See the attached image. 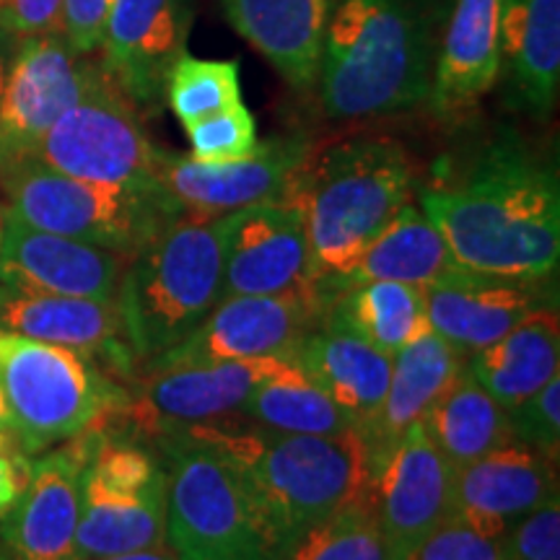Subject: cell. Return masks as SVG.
<instances>
[{
  "mask_svg": "<svg viewBox=\"0 0 560 560\" xmlns=\"http://www.w3.org/2000/svg\"><path fill=\"white\" fill-rule=\"evenodd\" d=\"M156 151L136 104L96 62L79 102L45 132L30 159L96 185L159 187Z\"/></svg>",
  "mask_w": 560,
  "mask_h": 560,
  "instance_id": "obj_9",
  "label": "cell"
},
{
  "mask_svg": "<svg viewBox=\"0 0 560 560\" xmlns=\"http://www.w3.org/2000/svg\"><path fill=\"white\" fill-rule=\"evenodd\" d=\"M304 371L335 405H340L361 431L376 416L387 395L392 376V355L382 353L361 335L322 314L306 332L293 355Z\"/></svg>",
  "mask_w": 560,
  "mask_h": 560,
  "instance_id": "obj_26",
  "label": "cell"
},
{
  "mask_svg": "<svg viewBox=\"0 0 560 560\" xmlns=\"http://www.w3.org/2000/svg\"><path fill=\"white\" fill-rule=\"evenodd\" d=\"M423 431L454 472L514 441L509 410L472 380L467 363L425 416Z\"/></svg>",
  "mask_w": 560,
  "mask_h": 560,
  "instance_id": "obj_30",
  "label": "cell"
},
{
  "mask_svg": "<svg viewBox=\"0 0 560 560\" xmlns=\"http://www.w3.org/2000/svg\"><path fill=\"white\" fill-rule=\"evenodd\" d=\"M0 330L52 342L89 355H112L117 366L132 359L117 301L13 291L0 285Z\"/></svg>",
  "mask_w": 560,
  "mask_h": 560,
  "instance_id": "obj_24",
  "label": "cell"
},
{
  "mask_svg": "<svg viewBox=\"0 0 560 560\" xmlns=\"http://www.w3.org/2000/svg\"><path fill=\"white\" fill-rule=\"evenodd\" d=\"M501 11L503 0H454L425 102L439 117L472 109L499 83Z\"/></svg>",
  "mask_w": 560,
  "mask_h": 560,
  "instance_id": "obj_23",
  "label": "cell"
},
{
  "mask_svg": "<svg viewBox=\"0 0 560 560\" xmlns=\"http://www.w3.org/2000/svg\"><path fill=\"white\" fill-rule=\"evenodd\" d=\"M558 462L511 441L454 472L452 514L480 535L503 540L524 516L558 495Z\"/></svg>",
  "mask_w": 560,
  "mask_h": 560,
  "instance_id": "obj_20",
  "label": "cell"
},
{
  "mask_svg": "<svg viewBox=\"0 0 560 560\" xmlns=\"http://www.w3.org/2000/svg\"><path fill=\"white\" fill-rule=\"evenodd\" d=\"M66 0H0V32L21 39L60 30Z\"/></svg>",
  "mask_w": 560,
  "mask_h": 560,
  "instance_id": "obj_40",
  "label": "cell"
},
{
  "mask_svg": "<svg viewBox=\"0 0 560 560\" xmlns=\"http://www.w3.org/2000/svg\"><path fill=\"white\" fill-rule=\"evenodd\" d=\"M102 436L89 429L30 462L24 490L0 516L3 560H83L79 552L81 480Z\"/></svg>",
  "mask_w": 560,
  "mask_h": 560,
  "instance_id": "obj_15",
  "label": "cell"
},
{
  "mask_svg": "<svg viewBox=\"0 0 560 560\" xmlns=\"http://www.w3.org/2000/svg\"><path fill=\"white\" fill-rule=\"evenodd\" d=\"M465 363L467 355L433 330L392 355V376L382 408L359 431L366 450L369 478L412 425H423L425 416L457 380Z\"/></svg>",
  "mask_w": 560,
  "mask_h": 560,
  "instance_id": "obj_22",
  "label": "cell"
},
{
  "mask_svg": "<svg viewBox=\"0 0 560 560\" xmlns=\"http://www.w3.org/2000/svg\"><path fill=\"white\" fill-rule=\"evenodd\" d=\"M9 213L26 226L50 231L132 257L161 231L185 219L164 187H115L66 177L24 159L0 172Z\"/></svg>",
  "mask_w": 560,
  "mask_h": 560,
  "instance_id": "obj_6",
  "label": "cell"
},
{
  "mask_svg": "<svg viewBox=\"0 0 560 560\" xmlns=\"http://www.w3.org/2000/svg\"><path fill=\"white\" fill-rule=\"evenodd\" d=\"M0 395L11 439L37 454L94 429L122 392L89 355L0 330Z\"/></svg>",
  "mask_w": 560,
  "mask_h": 560,
  "instance_id": "obj_8",
  "label": "cell"
},
{
  "mask_svg": "<svg viewBox=\"0 0 560 560\" xmlns=\"http://www.w3.org/2000/svg\"><path fill=\"white\" fill-rule=\"evenodd\" d=\"M369 495L389 560H408L452 516L454 467L423 425H412L369 478Z\"/></svg>",
  "mask_w": 560,
  "mask_h": 560,
  "instance_id": "obj_17",
  "label": "cell"
},
{
  "mask_svg": "<svg viewBox=\"0 0 560 560\" xmlns=\"http://www.w3.org/2000/svg\"><path fill=\"white\" fill-rule=\"evenodd\" d=\"M170 475L132 441L100 439L81 480L79 552L100 560L166 545Z\"/></svg>",
  "mask_w": 560,
  "mask_h": 560,
  "instance_id": "obj_10",
  "label": "cell"
},
{
  "mask_svg": "<svg viewBox=\"0 0 560 560\" xmlns=\"http://www.w3.org/2000/svg\"><path fill=\"white\" fill-rule=\"evenodd\" d=\"M506 560H560V503L558 495L516 522L503 535Z\"/></svg>",
  "mask_w": 560,
  "mask_h": 560,
  "instance_id": "obj_37",
  "label": "cell"
},
{
  "mask_svg": "<svg viewBox=\"0 0 560 560\" xmlns=\"http://www.w3.org/2000/svg\"><path fill=\"white\" fill-rule=\"evenodd\" d=\"M312 289L310 231L299 179L283 198L226 213L221 299Z\"/></svg>",
  "mask_w": 560,
  "mask_h": 560,
  "instance_id": "obj_14",
  "label": "cell"
},
{
  "mask_svg": "<svg viewBox=\"0 0 560 560\" xmlns=\"http://www.w3.org/2000/svg\"><path fill=\"white\" fill-rule=\"evenodd\" d=\"M247 423L276 433H301V436H338L355 431L353 420L340 405L319 389L296 361H289L278 374L265 380L249 395L240 412Z\"/></svg>",
  "mask_w": 560,
  "mask_h": 560,
  "instance_id": "obj_32",
  "label": "cell"
},
{
  "mask_svg": "<svg viewBox=\"0 0 560 560\" xmlns=\"http://www.w3.org/2000/svg\"><path fill=\"white\" fill-rule=\"evenodd\" d=\"M112 3L115 0H66L62 3L60 32L66 34L75 52L91 58L100 50Z\"/></svg>",
  "mask_w": 560,
  "mask_h": 560,
  "instance_id": "obj_39",
  "label": "cell"
},
{
  "mask_svg": "<svg viewBox=\"0 0 560 560\" xmlns=\"http://www.w3.org/2000/svg\"><path fill=\"white\" fill-rule=\"evenodd\" d=\"M408 560H506V556L501 540L480 535L452 514L412 550Z\"/></svg>",
  "mask_w": 560,
  "mask_h": 560,
  "instance_id": "obj_38",
  "label": "cell"
},
{
  "mask_svg": "<svg viewBox=\"0 0 560 560\" xmlns=\"http://www.w3.org/2000/svg\"><path fill=\"white\" fill-rule=\"evenodd\" d=\"M128 255L26 226L5 210L0 223V285L13 291L117 301Z\"/></svg>",
  "mask_w": 560,
  "mask_h": 560,
  "instance_id": "obj_18",
  "label": "cell"
},
{
  "mask_svg": "<svg viewBox=\"0 0 560 560\" xmlns=\"http://www.w3.org/2000/svg\"><path fill=\"white\" fill-rule=\"evenodd\" d=\"M195 0H115L100 45L104 75L136 104L159 112L166 79L187 52Z\"/></svg>",
  "mask_w": 560,
  "mask_h": 560,
  "instance_id": "obj_16",
  "label": "cell"
},
{
  "mask_svg": "<svg viewBox=\"0 0 560 560\" xmlns=\"http://www.w3.org/2000/svg\"><path fill=\"white\" fill-rule=\"evenodd\" d=\"M170 454L166 545L179 560H272L260 516L219 446L190 429L164 436Z\"/></svg>",
  "mask_w": 560,
  "mask_h": 560,
  "instance_id": "obj_7",
  "label": "cell"
},
{
  "mask_svg": "<svg viewBox=\"0 0 560 560\" xmlns=\"http://www.w3.org/2000/svg\"><path fill=\"white\" fill-rule=\"evenodd\" d=\"M325 314L312 289L280 293V296H231L177 346L151 359V371L210 366L226 361L293 359L306 332Z\"/></svg>",
  "mask_w": 560,
  "mask_h": 560,
  "instance_id": "obj_11",
  "label": "cell"
},
{
  "mask_svg": "<svg viewBox=\"0 0 560 560\" xmlns=\"http://www.w3.org/2000/svg\"><path fill=\"white\" fill-rule=\"evenodd\" d=\"M454 270H459V265L454 262L444 236L439 234V229L433 226V221L420 206L410 202L363 249L359 262L340 280V291L369 283V280H395V283L425 289V285L452 276Z\"/></svg>",
  "mask_w": 560,
  "mask_h": 560,
  "instance_id": "obj_29",
  "label": "cell"
},
{
  "mask_svg": "<svg viewBox=\"0 0 560 560\" xmlns=\"http://www.w3.org/2000/svg\"><path fill=\"white\" fill-rule=\"evenodd\" d=\"M503 100L532 117L552 115L560 89V0H503Z\"/></svg>",
  "mask_w": 560,
  "mask_h": 560,
  "instance_id": "obj_25",
  "label": "cell"
},
{
  "mask_svg": "<svg viewBox=\"0 0 560 560\" xmlns=\"http://www.w3.org/2000/svg\"><path fill=\"white\" fill-rule=\"evenodd\" d=\"M514 441L558 462L560 450V374L537 389L520 408L509 410Z\"/></svg>",
  "mask_w": 560,
  "mask_h": 560,
  "instance_id": "obj_36",
  "label": "cell"
},
{
  "mask_svg": "<svg viewBox=\"0 0 560 560\" xmlns=\"http://www.w3.org/2000/svg\"><path fill=\"white\" fill-rule=\"evenodd\" d=\"M467 371L501 408L514 410L560 374V322L556 306L532 312L493 346L467 359Z\"/></svg>",
  "mask_w": 560,
  "mask_h": 560,
  "instance_id": "obj_28",
  "label": "cell"
},
{
  "mask_svg": "<svg viewBox=\"0 0 560 560\" xmlns=\"http://www.w3.org/2000/svg\"><path fill=\"white\" fill-rule=\"evenodd\" d=\"M276 560H389L369 482L327 520L299 535Z\"/></svg>",
  "mask_w": 560,
  "mask_h": 560,
  "instance_id": "obj_33",
  "label": "cell"
},
{
  "mask_svg": "<svg viewBox=\"0 0 560 560\" xmlns=\"http://www.w3.org/2000/svg\"><path fill=\"white\" fill-rule=\"evenodd\" d=\"M0 431L9 433V436H11V418H9V410H5L3 395H0Z\"/></svg>",
  "mask_w": 560,
  "mask_h": 560,
  "instance_id": "obj_43",
  "label": "cell"
},
{
  "mask_svg": "<svg viewBox=\"0 0 560 560\" xmlns=\"http://www.w3.org/2000/svg\"><path fill=\"white\" fill-rule=\"evenodd\" d=\"M423 299L431 330L470 359L532 312L556 306V283H522L459 268L425 285Z\"/></svg>",
  "mask_w": 560,
  "mask_h": 560,
  "instance_id": "obj_19",
  "label": "cell"
},
{
  "mask_svg": "<svg viewBox=\"0 0 560 560\" xmlns=\"http://www.w3.org/2000/svg\"><path fill=\"white\" fill-rule=\"evenodd\" d=\"M429 0H330L317 89L330 120H369L429 102L436 62Z\"/></svg>",
  "mask_w": 560,
  "mask_h": 560,
  "instance_id": "obj_2",
  "label": "cell"
},
{
  "mask_svg": "<svg viewBox=\"0 0 560 560\" xmlns=\"http://www.w3.org/2000/svg\"><path fill=\"white\" fill-rule=\"evenodd\" d=\"M16 42L0 91V172L32 156L45 132L79 102L96 68L60 30Z\"/></svg>",
  "mask_w": 560,
  "mask_h": 560,
  "instance_id": "obj_13",
  "label": "cell"
},
{
  "mask_svg": "<svg viewBox=\"0 0 560 560\" xmlns=\"http://www.w3.org/2000/svg\"><path fill=\"white\" fill-rule=\"evenodd\" d=\"M11 446H0V516L16 503L30 478V462L13 454Z\"/></svg>",
  "mask_w": 560,
  "mask_h": 560,
  "instance_id": "obj_41",
  "label": "cell"
},
{
  "mask_svg": "<svg viewBox=\"0 0 560 560\" xmlns=\"http://www.w3.org/2000/svg\"><path fill=\"white\" fill-rule=\"evenodd\" d=\"M312 153L314 145L306 132L257 140L249 156L221 164L159 149L156 177L187 215L213 219L283 198L296 185Z\"/></svg>",
  "mask_w": 560,
  "mask_h": 560,
  "instance_id": "obj_12",
  "label": "cell"
},
{
  "mask_svg": "<svg viewBox=\"0 0 560 560\" xmlns=\"http://www.w3.org/2000/svg\"><path fill=\"white\" fill-rule=\"evenodd\" d=\"M3 81H5V62H3V55H0V91H3Z\"/></svg>",
  "mask_w": 560,
  "mask_h": 560,
  "instance_id": "obj_44",
  "label": "cell"
},
{
  "mask_svg": "<svg viewBox=\"0 0 560 560\" xmlns=\"http://www.w3.org/2000/svg\"><path fill=\"white\" fill-rule=\"evenodd\" d=\"M226 215H185L128 260L120 304L132 359L177 346L221 301Z\"/></svg>",
  "mask_w": 560,
  "mask_h": 560,
  "instance_id": "obj_5",
  "label": "cell"
},
{
  "mask_svg": "<svg viewBox=\"0 0 560 560\" xmlns=\"http://www.w3.org/2000/svg\"><path fill=\"white\" fill-rule=\"evenodd\" d=\"M100 560H179V558L170 545H161V548L136 550V552H125V556H112V558H100Z\"/></svg>",
  "mask_w": 560,
  "mask_h": 560,
  "instance_id": "obj_42",
  "label": "cell"
},
{
  "mask_svg": "<svg viewBox=\"0 0 560 560\" xmlns=\"http://www.w3.org/2000/svg\"><path fill=\"white\" fill-rule=\"evenodd\" d=\"M164 102L185 128L236 107L242 104L240 62L179 55L166 79Z\"/></svg>",
  "mask_w": 560,
  "mask_h": 560,
  "instance_id": "obj_34",
  "label": "cell"
},
{
  "mask_svg": "<svg viewBox=\"0 0 560 560\" xmlns=\"http://www.w3.org/2000/svg\"><path fill=\"white\" fill-rule=\"evenodd\" d=\"M310 231L312 293L325 306L340 280L418 192L410 153L392 138H348L310 159L299 177Z\"/></svg>",
  "mask_w": 560,
  "mask_h": 560,
  "instance_id": "obj_3",
  "label": "cell"
},
{
  "mask_svg": "<svg viewBox=\"0 0 560 560\" xmlns=\"http://www.w3.org/2000/svg\"><path fill=\"white\" fill-rule=\"evenodd\" d=\"M229 24L296 91H314L330 0H221Z\"/></svg>",
  "mask_w": 560,
  "mask_h": 560,
  "instance_id": "obj_27",
  "label": "cell"
},
{
  "mask_svg": "<svg viewBox=\"0 0 560 560\" xmlns=\"http://www.w3.org/2000/svg\"><path fill=\"white\" fill-rule=\"evenodd\" d=\"M325 317L346 325L387 355L431 330L423 289L395 280L350 285L327 304Z\"/></svg>",
  "mask_w": 560,
  "mask_h": 560,
  "instance_id": "obj_31",
  "label": "cell"
},
{
  "mask_svg": "<svg viewBox=\"0 0 560 560\" xmlns=\"http://www.w3.org/2000/svg\"><path fill=\"white\" fill-rule=\"evenodd\" d=\"M420 210L459 268L522 283H556L558 172L514 132L490 140L465 179L420 190Z\"/></svg>",
  "mask_w": 560,
  "mask_h": 560,
  "instance_id": "obj_1",
  "label": "cell"
},
{
  "mask_svg": "<svg viewBox=\"0 0 560 560\" xmlns=\"http://www.w3.org/2000/svg\"><path fill=\"white\" fill-rule=\"evenodd\" d=\"M192 145V159L221 164L249 156L257 149V122L244 104L185 128Z\"/></svg>",
  "mask_w": 560,
  "mask_h": 560,
  "instance_id": "obj_35",
  "label": "cell"
},
{
  "mask_svg": "<svg viewBox=\"0 0 560 560\" xmlns=\"http://www.w3.org/2000/svg\"><path fill=\"white\" fill-rule=\"evenodd\" d=\"M9 444H13L11 436H9V433H3V431H0V446H9Z\"/></svg>",
  "mask_w": 560,
  "mask_h": 560,
  "instance_id": "obj_45",
  "label": "cell"
},
{
  "mask_svg": "<svg viewBox=\"0 0 560 560\" xmlns=\"http://www.w3.org/2000/svg\"><path fill=\"white\" fill-rule=\"evenodd\" d=\"M293 359L226 361L210 366L151 371L140 395V412L153 431H179L240 416L244 402L265 380Z\"/></svg>",
  "mask_w": 560,
  "mask_h": 560,
  "instance_id": "obj_21",
  "label": "cell"
},
{
  "mask_svg": "<svg viewBox=\"0 0 560 560\" xmlns=\"http://www.w3.org/2000/svg\"><path fill=\"white\" fill-rule=\"evenodd\" d=\"M190 431L219 446L236 467L268 532L272 560L369 482L366 450L359 431L301 436L257 425L249 431L219 429L215 423L190 425Z\"/></svg>",
  "mask_w": 560,
  "mask_h": 560,
  "instance_id": "obj_4",
  "label": "cell"
}]
</instances>
